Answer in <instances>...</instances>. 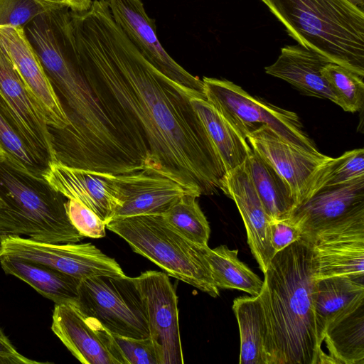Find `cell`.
Returning a JSON list of instances; mask_svg holds the SVG:
<instances>
[{
    "label": "cell",
    "instance_id": "17",
    "mask_svg": "<svg viewBox=\"0 0 364 364\" xmlns=\"http://www.w3.org/2000/svg\"><path fill=\"white\" fill-rule=\"evenodd\" d=\"M363 212L364 176L319 188L294 210L290 218L304 237Z\"/></svg>",
    "mask_w": 364,
    "mask_h": 364
},
{
    "label": "cell",
    "instance_id": "4",
    "mask_svg": "<svg viewBox=\"0 0 364 364\" xmlns=\"http://www.w3.org/2000/svg\"><path fill=\"white\" fill-rule=\"evenodd\" d=\"M0 236L26 235L49 243L78 242L82 236L71 223L67 198L45 178H37L0 155Z\"/></svg>",
    "mask_w": 364,
    "mask_h": 364
},
{
    "label": "cell",
    "instance_id": "11",
    "mask_svg": "<svg viewBox=\"0 0 364 364\" xmlns=\"http://www.w3.org/2000/svg\"><path fill=\"white\" fill-rule=\"evenodd\" d=\"M113 19L141 55L165 76L205 97L203 80L177 63L159 41L141 0H106Z\"/></svg>",
    "mask_w": 364,
    "mask_h": 364
},
{
    "label": "cell",
    "instance_id": "12",
    "mask_svg": "<svg viewBox=\"0 0 364 364\" xmlns=\"http://www.w3.org/2000/svg\"><path fill=\"white\" fill-rule=\"evenodd\" d=\"M51 329L82 363L127 364L114 335L77 306L55 304Z\"/></svg>",
    "mask_w": 364,
    "mask_h": 364
},
{
    "label": "cell",
    "instance_id": "26",
    "mask_svg": "<svg viewBox=\"0 0 364 364\" xmlns=\"http://www.w3.org/2000/svg\"><path fill=\"white\" fill-rule=\"evenodd\" d=\"M240 336V364H267V328L259 295L235 299Z\"/></svg>",
    "mask_w": 364,
    "mask_h": 364
},
{
    "label": "cell",
    "instance_id": "21",
    "mask_svg": "<svg viewBox=\"0 0 364 364\" xmlns=\"http://www.w3.org/2000/svg\"><path fill=\"white\" fill-rule=\"evenodd\" d=\"M0 264L6 274L25 282L55 304L78 306L80 280L47 265L17 257L0 256Z\"/></svg>",
    "mask_w": 364,
    "mask_h": 364
},
{
    "label": "cell",
    "instance_id": "23",
    "mask_svg": "<svg viewBox=\"0 0 364 364\" xmlns=\"http://www.w3.org/2000/svg\"><path fill=\"white\" fill-rule=\"evenodd\" d=\"M364 299V276H336L316 280L314 309L318 341L340 312Z\"/></svg>",
    "mask_w": 364,
    "mask_h": 364
},
{
    "label": "cell",
    "instance_id": "37",
    "mask_svg": "<svg viewBox=\"0 0 364 364\" xmlns=\"http://www.w3.org/2000/svg\"><path fill=\"white\" fill-rule=\"evenodd\" d=\"M71 11L82 12L88 10L92 3V0H65Z\"/></svg>",
    "mask_w": 364,
    "mask_h": 364
},
{
    "label": "cell",
    "instance_id": "5",
    "mask_svg": "<svg viewBox=\"0 0 364 364\" xmlns=\"http://www.w3.org/2000/svg\"><path fill=\"white\" fill-rule=\"evenodd\" d=\"M106 228L124 239L134 252L166 274L213 297L219 296L203 248L188 240L163 215H142L111 220Z\"/></svg>",
    "mask_w": 364,
    "mask_h": 364
},
{
    "label": "cell",
    "instance_id": "30",
    "mask_svg": "<svg viewBox=\"0 0 364 364\" xmlns=\"http://www.w3.org/2000/svg\"><path fill=\"white\" fill-rule=\"evenodd\" d=\"M198 197L195 193L185 194L163 216L188 240L200 247H206L210 228L196 200Z\"/></svg>",
    "mask_w": 364,
    "mask_h": 364
},
{
    "label": "cell",
    "instance_id": "29",
    "mask_svg": "<svg viewBox=\"0 0 364 364\" xmlns=\"http://www.w3.org/2000/svg\"><path fill=\"white\" fill-rule=\"evenodd\" d=\"M362 176H364L363 149L346 151L338 158L331 157L311 176L300 204L322 187L344 183Z\"/></svg>",
    "mask_w": 364,
    "mask_h": 364
},
{
    "label": "cell",
    "instance_id": "41",
    "mask_svg": "<svg viewBox=\"0 0 364 364\" xmlns=\"http://www.w3.org/2000/svg\"><path fill=\"white\" fill-rule=\"evenodd\" d=\"M0 155H4V152L1 146H0Z\"/></svg>",
    "mask_w": 364,
    "mask_h": 364
},
{
    "label": "cell",
    "instance_id": "19",
    "mask_svg": "<svg viewBox=\"0 0 364 364\" xmlns=\"http://www.w3.org/2000/svg\"><path fill=\"white\" fill-rule=\"evenodd\" d=\"M246 139L251 148L288 183L294 198L295 208L300 204L313 174L331 158L301 150L265 126L248 135Z\"/></svg>",
    "mask_w": 364,
    "mask_h": 364
},
{
    "label": "cell",
    "instance_id": "6",
    "mask_svg": "<svg viewBox=\"0 0 364 364\" xmlns=\"http://www.w3.org/2000/svg\"><path fill=\"white\" fill-rule=\"evenodd\" d=\"M206 100L246 139L265 126L290 144L305 151L321 154L304 132L298 115L253 97L227 80L204 77Z\"/></svg>",
    "mask_w": 364,
    "mask_h": 364
},
{
    "label": "cell",
    "instance_id": "25",
    "mask_svg": "<svg viewBox=\"0 0 364 364\" xmlns=\"http://www.w3.org/2000/svg\"><path fill=\"white\" fill-rule=\"evenodd\" d=\"M245 164L256 191L271 220L290 218L296 205L292 191L286 181L252 149Z\"/></svg>",
    "mask_w": 364,
    "mask_h": 364
},
{
    "label": "cell",
    "instance_id": "40",
    "mask_svg": "<svg viewBox=\"0 0 364 364\" xmlns=\"http://www.w3.org/2000/svg\"><path fill=\"white\" fill-rule=\"evenodd\" d=\"M6 208V204L2 200V198L0 197V211Z\"/></svg>",
    "mask_w": 364,
    "mask_h": 364
},
{
    "label": "cell",
    "instance_id": "10",
    "mask_svg": "<svg viewBox=\"0 0 364 364\" xmlns=\"http://www.w3.org/2000/svg\"><path fill=\"white\" fill-rule=\"evenodd\" d=\"M134 280L145 305L150 338L160 364H183L178 298L168 274L148 270Z\"/></svg>",
    "mask_w": 364,
    "mask_h": 364
},
{
    "label": "cell",
    "instance_id": "33",
    "mask_svg": "<svg viewBox=\"0 0 364 364\" xmlns=\"http://www.w3.org/2000/svg\"><path fill=\"white\" fill-rule=\"evenodd\" d=\"M65 208L71 223L82 236L101 238L106 235V223L92 210L69 199Z\"/></svg>",
    "mask_w": 364,
    "mask_h": 364
},
{
    "label": "cell",
    "instance_id": "34",
    "mask_svg": "<svg viewBox=\"0 0 364 364\" xmlns=\"http://www.w3.org/2000/svg\"><path fill=\"white\" fill-rule=\"evenodd\" d=\"M127 364H160L156 350L150 337L134 338L114 335Z\"/></svg>",
    "mask_w": 364,
    "mask_h": 364
},
{
    "label": "cell",
    "instance_id": "22",
    "mask_svg": "<svg viewBox=\"0 0 364 364\" xmlns=\"http://www.w3.org/2000/svg\"><path fill=\"white\" fill-rule=\"evenodd\" d=\"M323 341L333 363L364 364V299L332 318Z\"/></svg>",
    "mask_w": 364,
    "mask_h": 364
},
{
    "label": "cell",
    "instance_id": "7",
    "mask_svg": "<svg viewBox=\"0 0 364 364\" xmlns=\"http://www.w3.org/2000/svg\"><path fill=\"white\" fill-rule=\"evenodd\" d=\"M78 293L80 309L113 335L150 337L145 305L134 278L97 276L82 279Z\"/></svg>",
    "mask_w": 364,
    "mask_h": 364
},
{
    "label": "cell",
    "instance_id": "15",
    "mask_svg": "<svg viewBox=\"0 0 364 364\" xmlns=\"http://www.w3.org/2000/svg\"><path fill=\"white\" fill-rule=\"evenodd\" d=\"M0 97L33 147L50 163L57 161L44 113L1 45Z\"/></svg>",
    "mask_w": 364,
    "mask_h": 364
},
{
    "label": "cell",
    "instance_id": "39",
    "mask_svg": "<svg viewBox=\"0 0 364 364\" xmlns=\"http://www.w3.org/2000/svg\"><path fill=\"white\" fill-rule=\"evenodd\" d=\"M45 1H50V2L55 3V4H63V5L68 6L67 4H66L65 0H45Z\"/></svg>",
    "mask_w": 364,
    "mask_h": 364
},
{
    "label": "cell",
    "instance_id": "32",
    "mask_svg": "<svg viewBox=\"0 0 364 364\" xmlns=\"http://www.w3.org/2000/svg\"><path fill=\"white\" fill-rule=\"evenodd\" d=\"M58 5L45 0H0V26L23 28L36 16Z\"/></svg>",
    "mask_w": 364,
    "mask_h": 364
},
{
    "label": "cell",
    "instance_id": "27",
    "mask_svg": "<svg viewBox=\"0 0 364 364\" xmlns=\"http://www.w3.org/2000/svg\"><path fill=\"white\" fill-rule=\"evenodd\" d=\"M203 252L218 289H237L252 296L260 294L264 280L240 261L237 250L221 245L213 249L204 247Z\"/></svg>",
    "mask_w": 364,
    "mask_h": 364
},
{
    "label": "cell",
    "instance_id": "14",
    "mask_svg": "<svg viewBox=\"0 0 364 364\" xmlns=\"http://www.w3.org/2000/svg\"><path fill=\"white\" fill-rule=\"evenodd\" d=\"M44 178L69 200L85 205L106 224L120 205L117 175L52 162Z\"/></svg>",
    "mask_w": 364,
    "mask_h": 364
},
{
    "label": "cell",
    "instance_id": "16",
    "mask_svg": "<svg viewBox=\"0 0 364 364\" xmlns=\"http://www.w3.org/2000/svg\"><path fill=\"white\" fill-rule=\"evenodd\" d=\"M117 181L121 204L112 220L142 215H164L183 196L195 193L174 180L146 168L117 175Z\"/></svg>",
    "mask_w": 364,
    "mask_h": 364
},
{
    "label": "cell",
    "instance_id": "38",
    "mask_svg": "<svg viewBox=\"0 0 364 364\" xmlns=\"http://www.w3.org/2000/svg\"><path fill=\"white\" fill-rule=\"evenodd\" d=\"M357 7L360 8V9L363 10V0H348Z\"/></svg>",
    "mask_w": 364,
    "mask_h": 364
},
{
    "label": "cell",
    "instance_id": "3",
    "mask_svg": "<svg viewBox=\"0 0 364 364\" xmlns=\"http://www.w3.org/2000/svg\"><path fill=\"white\" fill-rule=\"evenodd\" d=\"M299 46L364 77V13L348 0H261Z\"/></svg>",
    "mask_w": 364,
    "mask_h": 364
},
{
    "label": "cell",
    "instance_id": "36",
    "mask_svg": "<svg viewBox=\"0 0 364 364\" xmlns=\"http://www.w3.org/2000/svg\"><path fill=\"white\" fill-rule=\"evenodd\" d=\"M41 364L31 360L17 351L0 327V364Z\"/></svg>",
    "mask_w": 364,
    "mask_h": 364
},
{
    "label": "cell",
    "instance_id": "8",
    "mask_svg": "<svg viewBox=\"0 0 364 364\" xmlns=\"http://www.w3.org/2000/svg\"><path fill=\"white\" fill-rule=\"evenodd\" d=\"M47 265L79 280L125 275L117 262L92 243H49L16 235L0 236V256Z\"/></svg>",
    "mask_w": 364,
    "mask_h": 364
},
{
    "label": "cell",
    "instance_id": "13",
    "mask_svg": "<svg viewBox=\"0 0 364 364\" xmlns=\"http://www.w3.org/2000/svg\"><path fill=\"white\" fill-rule=\"evenodd\" d=\"M0 45L42 109L49 129L63 130L68 127L69 119L23 28L0 26Z\"/></svg>",
    "mask_w": 364,
    "mask_h": 364
},
{
    "label": "cell",
    "instance_id": "24",
    "mask_svg": "<svg viewBox=\"0 0 364 364\" xmlns=\"http://www.w3.org/2000/svg\"><path fill=\"white\" fill-rule=\"evenodd\" d=\"M191 103L213 143L226 171L243 164L252 151L247 139L206 100L193 97Z\"/></svg>",
    "mask_w": 364,
    "mask_h": 364
},
{
    "label": "cell",
    "instance_id": "2",
    "mask_svg": "<svg viewBox=\"0 0 364 364\" xmlns=\"http://www.w3.org/2000/svg\"><path fill=\"white\" fill-rule=\"evenodd\" d=\"M264 275L259 297L267 328V364L333 363L318 341L308 242L301 238L277 252Z\"/></svg>",
    "mask_w": 364,
    "mask_h": 364
},
{
    "label": "cell",
    "instance_id": "9",
    "mask_svg": "<svg viewBox=\"0 0 364 364\" xmlns=\"http://www.w3.org/2000/svg\"><path fill=\"white\" fill-rule=\"evenodd\" d=\"M301 238L310 247L316 280L364 276V212Z\"/></svg>",
    "mask_w": 364,
    "mask_h": 364
},
{
    "label": "cell",
    "instance_id": "28",
    "mask_svg": "<svg viewBox=\"0 0 364 364\" xmlns=\"http://www.w3.org/2000/svg\"><path fill=\"white\" fill-rule=\"evenodd\" d=\"M0 146L4 155L19 168L37 178H44L51 163L30 143L1 97Z\"/></svg>",
    "mask_w": 364,
    "mask_h": 364
},
{
    "label": "cell",
    "instance_id": "31",
    "mask_svg": "<svg viewBox=\"0 0 364 364\" xmlns=\"http://www.w3.org/2000/svg\"><path fill=\"white\" fill-rule=\"evenodd\" d=\"M321 75L346 112H355L363 109L364 102L363 77L334 63H329Z\"/></svg>",
    "mask_w": 364,
    "mask_h": 364
},
{
    "label": "cell",
    "instance_id": "1",
    "mask_svg": "<svg viewBox=\"0 0 364 364\" xmlns=\"http://www.w3.org/2000/svg\"><path fill=\"white\" fill-rule=\"evenodd\" d=\"M70 14L85 79L148 152L149 169L199 196L221 189L226 169L191 103L193 97L206 99L149 63L116 23L106 0Z\"/></svg>",
    "mask_w": 364,
    "mask_h": 364
},
{
    "label": "cell",
    "instance_id": "18",
    "mask_svg": "<svg viewBox=\"0 0 364 364\" xmlns=\"http://www.w3.org/2000/svg\"><path fill=\"white\" fill-rule=\"evenodd\" d=\"M235 203L247 232V243L263 274L274 255L269 223L245 162L228 171L220 189Z\"/></svg>",
    "mask_w": 364,
    "mask_h": 364
},
{
    "label": "cell",
    "instance_id": "20",
    "mask_svg": "<svg viewBox=\"0 0 364 364\" xmlns=\"http://www.w3.org/2000/svg\"><path fill=\"white\" fill-rule=\"evenodd\" d=\"M331 62L301 46H287L264 70L267 74L290 83L305 95L330 100L341 107L340 100L321 75L322 69Z\"/></svg>",
    "mask_w": 364,
    "mask_h": 364
},
{
    "label": "cell",
    "instance_id": "35",
    "mask_svg": "<svg viewBox=\"0 0 364 364\" xmlns=\"http://www.w3.org/2000/svg\"><path fill=\"white\" fill-rule=\"evenodd\" d=\"M270 242L274 255L301 238L299 227L290 218L271 220Z\"/></svg>",
    "mask_w": 364,
    "mask_h": 364
}]
</instances>
